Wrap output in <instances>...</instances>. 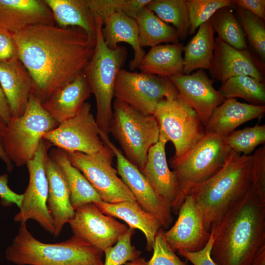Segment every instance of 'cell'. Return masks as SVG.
Instances as JSON below:
<instances>
[{
  "label": "cell",
  "instance_id": "obj_1",
  "mask_svg": "<svg viewBox=\"0 0 265 265\" xmlns=\"http://www.w3.org/2000/svg\"><path fill=\"white\" fill-rule=\"evenodd\" d=\"M13 37L42 103L84 72L96 44V36L80 27L56 25L29 26Z\"/></svg>",
  "mask_w": 265,
  "mask_h": 265
},
{
  "label": "cell",
  "instance_id": "obj_2",
  "mask_svg": "<svg viewBox=\"0 0 265 265\" xmlns=\"http://www.w3.org/2000/svg\"><path fill=\"white\" fill-rule=\"evenodd\" d=\"M216 265H251L265 244V201L251 187L212 226Z\"/></svg>",
  "mask_w": 265,
  "mask_h": 265
},
{
  "label": "cell",
  "instance_id": "obj_3",
  "mask_svg": "<svg viewBox=\"0 0 265 265\" xmlns=\"http://www.w3.org/2000/svg\"><path fill=\"white\" fill-rule=\"evenodd\" d=\"M253 163V155H242L232 150L219 171L190 188L187 194L195 199L208 231L211 232L212 225L251 187Z\"/></svg>",
  "mask_w": 265,
  "mask_h": 265
},
{
  "label": "cell",
  "instance_id": "obj_4",
  "mask_svg": "<svg viewBox=\"0 0 265 265\" xmlns=\"http://www.w3.org/2000/svg\"><path fill=\"white\" fill-rule=\"evenodd\" d=\"M103 252L74 235L68 240L47 243L35 238L21 223L5 258L17 265H104Z\"/></svg>",
  "mask_w": 265,
  "mask_h": 265
},
{
  "label": "cell",
  "instance_id": "obj_5",
  "mask_svg": "<svg viewBox=\"0 0 265 265\" xmlns=\"http://www.w3.org/2000/svg\"><path fill=\"white\" fill-rule=\"evenodd\" d=\"M103 26V21L97 20L94 52L83 73L95 98L96 121L102 135L109 137L114 84L118 73L126 61L127 51L124 46L111 49L106 46L102 35Z\"/></svg>",
  "mask_w": 265,
  "mask_h": 265
},
{
  "label": "cell",
  "instance_id": "obj_6",
  "mask_svg": "<svg viewBox=\"0 0 265 265\" xmlns=\"http://www.w3.org/2000/svg\"><path fill=\"white\" fill-rule=\"evenodd\" d=\"M231 151L226 136L206 132L203 138L183 157L170 159V165L180 186V192L171 208L172 212L178 213L192 186L204 182L221 169Z\"/></svg>",
  "mask_w": 265,
  "mask_h": 265
},
{
  "label": "cell",
  "instance_id": "obj_7",
  "mask_svg": "<svg viewBox=\"0 0 265 265\" xmlns=\"http://www.w3.org/2000/svg\"><path fill=\"white\" fill-rule=\"evenodd\" d=\"M111 132L125 158L141 170L150 148L159 140V129L153 115H145L115 99L112 105Z\"/></svg>",
  "mask_w": 265,
  "mask_h": 265
},
{
  "label": "cell",
  "instance_id": "obj_8",
  "mask_svg": "<svg viewBox=\"0 0 265 265\" xmlns=\"http://www.w3.org/2000/svg\"><path fill=\"white\" fill-rule=\"evenodd\" d=\"M58 125L33 93L23 115L12 117L3 132V146L9 159L18 167L26 164L34 157L43 136Z\"/></svg>",
  "mask_w": 265,
  "mask_h": 265
},
{
  "label": "cell",
  "instance_id": "obj_9",
  "mask_svg": "<svg viewBox=\"0 0 265 265\" xmlns=\"http://www.w3.org/2000/svg\"><path fill=\"white\" fill-rule=\"evenodd\" d=\"M153 115L159 125V136L174 145L172 159L183 157L206 134L205 128L195 111L178 95L161 100Z\"/></svg>",
  "mask_w": 265,
  "mask_h": 265
},
{
  "label": "cell",
  "instance_id": "obj_10",
  "mask_svg": "<svg viewBox=\"0 0 265 265\" xmlns=\"http://www.w3.org/2000/svg\"><path fill=\"white\" fill-rule=\"evenodd\" d=\"M67 154L71 164L81 172L103 201L115 203L136 201L112 166L115 156L108 146L94 154L78 152Z\"/></svg>",
  "mask_w": 265,
  "mask_h": 265
},
{
  "label": "cell",
  "instance_id": "obj_11",
  "mask_svg": "<svg viewBox=\"0 0 265 265\" xmlns=\"http://www.w3.org/2000/svg\"><path fill=\"white\" fill-rule=\"evenodd\" d=\"M177 95V90L169 78L142 72L121 69L114 84L116 99L145 115H153L162 99Z\"/></svg>",
  "mask_w": 265,
  "mask_h": 265
},
{
  "label": "cell",
  "instance_id": "obj_12",
  "mask_svg": "<svg viewBox=\"0 0 265 265\" xmlns=\"http://www.w3.org/2000/svg\"><path fill=\"white\" fill-rule=\"evenodd\" d=\"M51 146L50 142L43 138L33 158L26 162L29 183L23 194L19 212L15 215L14 220L22 223L34 220L46 231L54 235L53 221L47 207L48 182L46 165L48 152Z\"/></svg>",
  "mask_w": 265,
  "mask_h": 265
},
{
  "label": "cell",
  "instance_id": "obj_13",
  "mask_svg": "<svg viewBox=\"0 0 265 265\" xmlns=\"http://www.w3.org/2000/svg\"><path fill=\"white\" fill-rule=\"evenodd\" d=\"M91 108L90 103H84L74 117L59 123L43 138L67 153L94 154L102 151L107 145L102 139Z\"/></svg>",
  "mask_w": 265,
  "mask_h": 265
},
{
  "label": "cell",
  "instance_id": "obj_14",
  "mask_svg": "<svg viewBox=\"0 0 265 265\" xmlns=\"http://www.w3.org/2000/svg\"><path fill=\"white\" fill-rule=\"evenodd\" d=\"M69 224L75 236L103 252L116 243L129 228L103 213L93 203L78 208Z\"/></svg>",
  "mask_w": 265,
  "mask_h": 265
},
{
  "label": "cell",
  "instance_id": "obj_15",
  "mask_svg": "<svg viewBox=\"0 0 265 265\" xmlns=\"http://www.w3.org/2000/svg\"><path fill=\"white\" fill-rule=\"evenodd\" d=\"M103 140L113 152L117 173L136 201L145 211L158 217L163 227L168 228L173 220L170 207L158 196L140 170L125 158L109 137L103 138Z\"/></svg>",
  "mask_w": 265,
  "mask_h": 265
},
{
  "label": "cell",
  "instance_id": "obj_16",
  "mask_svg": "<svg viewBox=\"0 0 265 265\" xmlns=\"http://www.w3.org/2000/svg\"><path fill=\"white\" fill-rule=\"evenodd\" d=\"M178 213L175 224L163 232L167 243L175 252L200 250L207 243L211 232L205 228L202 213L192 195L186 196Z\"/></svg>",
  "mask_w": 265,
  "mask_h": 265
},
{
  "label": "cell",
  "instance_id": "obj_17",
  "mask_svg": "<svg viewBox=\"0 0 265 265\" xmlns=\"http://www.w3.org/2000/svg\"><path fill=\"white\" fill-rule=\"evenodd\" d=\"M170 79L179 98L195 111L204 127L214 109L226 100L213 87L215 80L210 79L203 69Z\"/></svg>",
  "mask_w": 265,
  "mask_h": 265
},
{
  "label": "cell",
  "instance_id": "obj_18",
  "mask_svg": "<svg viewBox=\"0 0 265 265\" xmlns=\"http://www.w3.org/2000/svg\"><path fill=\"white\" fill-rule=\"evenodd\" d=\"M263 66L248 48L236 49L217 38L208 70L213 80L221 82L241 75L264 82Z\"/></svg>",
  "mask_w": 265,
  "mask_h": 265
},
{
  "label": "cell",
  "instance_id": "obj_19",
  "mask_svg": "<svg viewBox=\"0 0 265 265\" xmlns=\"http://www.w3.org/2000/svg\"><path fill=\"white\" fill-rule=\"evenodd\" d=\"M167 142L159 136L149 149L146 162L140 170L158 196L171 208L180 192V186L173 171L169 168L165 152Z\"/></svg>",
  "mask_w": 265,
  "mask_h": 265
},
{
  "label": "cell",
  "instance_id": "obj_20",
  "mask_svg": "<svg viewBox=\"0 0 265 265\" xmlns=\"http://www.w3.org/2000/svg\"><path fill=\"white\" fill-rule=\"evenodd\" d=\"M37 25H55L43 0H0V27L14 34Z\"/></svg>",
  "mask_w": 265,
  "mask_h": 265
},
{
  "label": "cell",
  "instance_id": "obj_21",
  "mask_svg": "<svg viewBox=\"0 0 265 265\" xmlns=\"http://www.w3.org/2000/svg\"><path fill=\"white\" fill-rule=\"evenodd\" d=\"M0 85L12 117L22 115L33 93V84L30 74L18 58L0 63Z\"/></svg>",
  "mask_w": 265,
  "mask_h": 265
},
{
  "label": "cell",
  "instance_id": "obj_22",
  "mask_svg": "<svg viewBox=\"0 0 265 265\" xmlns=\"http://www.w3.org/2000/svg\"><path fill=\"white\" fill-rule=\"evenodd\" d=\"M48 182L47 207L53 218L54 238L57 237L64 225L75 214L70 201V192L64 174L57 164L49 156L46 165Z\"/></svg>",
  "mask_w": 265,
  "mask_h": 265
},
{
  "label": "cell",
  "instance_id": "obj_23",
  "mask_svg": "<svg viewBox=\"0 0 265 265\" xmlns=\"http://www.w3.org/2000/svg\"><path fill=\"white\" fill-rule=\"evenodd\" d=\"M265 114V105L243 103L236 99H228L213 111L205 127L206 132L226 136L243 123Z\"/></svg>",
  "mask_w": 265,
  "mask_h": 265
},
{
  "label": "cell",
  "instance_id": "obj_24",
  "mask_svg": "<svg viewBox=\"0 0 265 265\" xmlns=\"http://www.w3.org/2000/svg\"><path fill=\"white\" fill-rule=\"evenodd\" d=\"M95 204L103 213L124 220L130 228L140 230L146 239L147 251L152 250L155 237L163 227L158 217L145 211L136 201L115 203L103 201Z\"/></svg>",
  "mask_w": 265,
  "mask_h": 265
},
{
  "label": "cell",
  "instance_id": "obj_25",
  "mask_svg": "<svg viewBox=\"0 0 265 265\" xmlns=\"http://www.w3.org/2000/svg\"><path fill=\"white\" fill-rule=\"evenodd\" d=\"M91 91L83 72L42 103L44 108L59 124L74 117Z\"/></svg>",
  "mask_w": 265,
  "mask_h": 265
},
{
  "label": "cell",
  "instance_id": "obj_26",
  "mask_svg": "<svg viewBox=\"0 0 265 265\" xmlns=\"http://www.w3.org/2000/svg\"><path fill=\"white\" fill-rule=\"evenodd\" d=\"M102 32L106 46L114 49L120 42L131 46L134 57L130 63V69L138 68L145 52L139 42V29L136 20L122 12H114L107 16L103 22Z\"/></svg>",
  "mask_w": 265,
  "mask_h": 265
},
{
  "label": "cell",
  "instance_id": "obj_27",
  "mask_svg": "<svg viewBox=\"0 0 265 265\" xmlns=\"http://www.w3.org/2000/svg\"><path fill=\"white\" fill-rule=\"evenodd\" d=\"M184 47L179 42L151 47L138 68L142 73L169 79L183 75Z\"/></svg>",
  "mask_w": 265,
  "mask_h": 265
},
{
  "label": "cell",
  "instance_id": "obj_28",
  "mask_svg": "<svg viewBox=\"0 0 265 265\" xmlns=\"http://www.w3.org/2000/svg\"><path fill=\"white\" fill-rule=\"evenodd\" d=\"M61 27H78L96 36L97 22L88 0H43Z\"/></svg>",
  "mask_w": 265,
  "mask_h": 265
},
{
  "label": "cell",
  "instance_id": "obj_29",
  "mask_svg": "<svg viewBox=\"0 0 265 265\" xmlns=\"http://www.w3.org/2000/svg\"><path fill=\"white\" fill-rule=\"evenodd\" d=\"M49 156L57 164L64 174L70 192L71 203L75 211L87 203L103 201L81 172L71 164L66 152L58 148H54Z\"/></svg>",
  "mask_w": 265,
  "mask_h": 265
},
{
  "label": "cell",
  "instance_id": "obj_30",
  "mask_svg": "<svg viewBox=\"0 0 265 265\" xmlns=\"http://www.w3.org/2000/svg\"><path fill=\"white\" fill-rule=\"evenodd\" d=\"M214 32L209 20L199 26L195 35L184 47V74L189 75L195 70H209L215 48Z\"/></svg>",
  "mask_w": 265,
  "mask_h": 265
},
{
  "label": "cell",
  "instance_id": "obj_31",
  "mask_svg": "<svg viewBox=\"0 0 265 265\" xmlns=\"http://www.w3.org/2000/svg\"><path fill=\"white\" fill-rule=\"evenodd\" d=\"M139 29L140 46L154 47L162 43L176 44L180 38L176 28L165 23L146 6L135 18Z\"/></svg>",
  "mask_w": 265,
  "mask_h": 265
},
{
  "label": "cell",
  "instance_id": "obj_32",
  "mask_svg": "<svg viewBox=\"0 0 265 265\" xmlns=\"http://www.w3.org/2000/svg\"><path fill=\"white\" fill-rule=\"evenodd\" d=\"M146 7L177 30L180 40L189 33L190 21L187 0H151Z\"/></svg>",
  "mask_w": 265,
  "mask_h": 265
},
{
  "label": "cell",
  "instance_id": "obj_33",
  "mask_svg": "<svg viewBox=\"0 0 265 265\" xmlns=\"http://www.w3.org/2000/svg\"><path fill=\"white\" fill-rule=\"evenodd\" d=\"M218 91L226 99L240 98L254 105H265V85L248 76L233 77L222 82Z\"/></svg>",
  "mask_w": 265,
  "mask_h": 265
},
{
  "label": "cell",
  "instance_id": "obj_34",
  "mask_svg": "<svg viewBox=\"0 0 265 265\" xmlns=\"http://www.w3.org/2000/svg\"><path fill=\"white\" fill-rule=\"evenodd\" d=\"M218 9L210 19L217 38L224 43L238 50L248 48L246 38L241 25L236 16L229 8Z\"/></svg>",
  "mask_w": 265,
  "mask_h": 265
},
{
  "label": "cell",
  "instance_id": "obj_35",
  "mask_svg": "<svg viewBox=\"0 0 265 265\" xmlns=\"http://www.w3.org/2000/svg\"><path fill=\"white\" fill-rule=\"evenodd\" d=\"M238 19L245 37L261 61L265 62V21L249 11L237 7Z\"/></svg>",
  "mask_w": 265,
  "mask_h": 265
},
{
  "label": "cell",
  "instance_id": "obj_36",
  "mask_svg": "<svg viewBox=\"0 0 265 265\" xmlns=\"http://www.w3.org/2000/svg\"><path fill=\"white\" fill-rule=\"evenodd\" d=\"M226 141L231 150L250 155L259 145L265 142V125L257 124L251 127L234 131L226 136Z\"/></svg>",
  "mask_w": 265,
  "mask_h": 265
},
{
  "label": "cell",
  "instance_id": "obj_37",
  "mask_svg": "<svg viewBox=\"0 0 265 265\" xmlns=\"http://www.w3.org/2000/svg\"><path fill=\"white\" fill-rule=\"evenodd\" d=\"M189 10V35L194 34L203 23L210 20L218 9L232 6V0H187Z\"/></svg>",
  "mask_w": 265,
  "mask_h": 265
},
{
  "label": "cell",
  "instance_id": "obj_38",
  "mask_svg": "<svg viewBox=\"0 0 265 265\" xmlns=\"http://www.w3.org/2000/svg\"><path fill=\"white\" fill-rule=\"evenodd\" d=\"M134 233V229L129 227L114 246L104 252L106 258L104 265H123L140 257L141 252L132 244Z\"/></svg>",
  "mask_w": 265,
  "mask_h": 265
},
{
  "label": "cell",
  "instance_id": "obj_39",
  "mask_svg": "<svg viewBox=\"0 0 265 265\" xmlns=\"http://www.w3.org/2000/svg\"><path fill=\"white\" fill-rule=\"evenodd\" d=\"M161 228L157 234L152 250L153 255L146 265H187L180 260L165 240Z\"/></svg>",
  "mask_w": 265,
  "mask_h": 265
},
{
  "label": "cell",
  "instance_id": "obj_40",
  "mask_svg": "<svg viewBox=\"0 0 265 265\" xmlns=\"http://www.w3.org/2000/svg\"><path fill=\"white\" fill-rule=\"evenodd\" d=\"M253 155L252 188L265 201V145L258 148Z\"/></svg>",
  "mask_w": 265,
  "mask_h": 265
},
{
  "label": "cell",
  "instance_id": "obj_41",
  "mask_svg": "<svg viewBox=\"0 0 265 265\" xmlns=\"http://www.w3.org/2000/svg\"><path fill=\"white\" fill-rule=\"evenodd\" d=\"M213 240V232L211 229L209 239L202 249L196 252L181 250L177 251V253L179 255L190 262L193 265H216L211 256Z\"/></svg>",
  "mask_w": 265,
  "mask_h": 265
},
{
  "label": "cell",
  "instance_id": "obj_42",
  "mask_svg": "<svg viewBox=\"0 0 265 265\" xmlns=\"http://www.w3.org/2000/svg\"><path fill=\"white\" fill-rule=\"evenodd\" d=\"M18 58L13 34L0 27V63Z\"/></svg>",
  "mask_w": 265,
  "mask_h": 265
},
{
  "label": "cell",
  "instance_id": "obj_43",
  "mask_svg": "<svg viewBox=\"0 0 265 265\" xmlns=\"http://www.w3.org/2000/svg\"><path fill=\"white\" fill-rule=\"evenodd\" d=\"M0 204L3 207H9L13 204L20 208L23 198V194L16 193L8 186V175H0Z\"/></svg>",
  "mask_w": 265,
  "mask_h": 265
},
{
  "label": "cell",
  "instance_id": "obj_44",
  "mask_svg": "<svg viewBox=\"0 0 265 265\" xmlns=\"http://www.w3.org/2000/svg\"><path fill=\"white\" fill-rule=\"evenodd\" d=\"M232 5L247 10L265 21V0H232Z\"/></svg>",
  "mask_w": 265,
  "mask_h": 265
},
{
  "label": "cell",
  "instance_id": "obj_45",
  "mask_svg": "<svg viewBox=\"0 0 265 265\" xmlns=\"http://www.w3.org/2000/svg\"><path fill=\"white\" fill-rule=\"evenodd\" d=\"M11 118L12 114L7 100L0 85V119L7 125Z\"/></svg>",
  "mask_w": 265,
  "mask_h": 265
},
{
  "label": "cell",
  "instance_id": "obj_46",
  "mask_svg": "<svg viewBox=\"0 0 265 265\" xmlns=\"http://www.w3.org/2000/svg\"><path fill=\"white\" fill-rule=\"evenodd\" d=\"M7 124L0 119V159L5 163L9 172H11L13 168V163L8 158L3 146V133Z\"/></svg>",
  "mask_w": 265,
  "mask_h": 265
},
{
  "label": "cell",
  "instance_id": "obj_47",
  "mask_svg": "<svg viewBox=\"0 0 265 265\" xmlns=\"http://www.w3.org/2000/svg\"><path fill=\"white\" fill-rule=\"evenodd\" d=\"M251 265H265V244L258 251Z\"/></svg>",
  "mask_w": 265,
  "mask_h": 265
},
{
  "label": "cell",
  "instance_id": "obj_48",
  "mask_svg": "<svg viewBox=\"0 0 265 265\" xmlns=\"http://www.w3.org/2000/svg\"><path fill=\"white\" fill-rule=\"evenodd\" d=\"M147 261L143 257H140L138 259L131 262L126 263L124 265H146Z\"/></svg>",
  "mask_w": 265,
  "mask_h": 265
}]
</instances>
